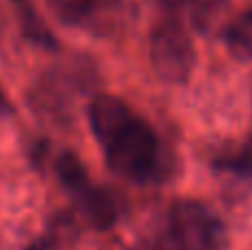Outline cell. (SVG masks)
<instances>
[{"label":"cell","instance_id":"obj_9","mask_svg":"<svg viewBox=\"0 0 252 250\" xmlns=\"http://www.w3.org/2000/svg\"><path fill=\"white\" fill-rule=\"evenodd\" d=\"M223 2L226 0H190V7H192V18L199 27H206L210 20L217 18V13L221 11Z\"/></svg>","mask_w":252,"mask_h":250},{"label":"cell","instance_id":"obj_1","mask_svg":"<svg viewBox=\"0 0 252 250\" xmlns=\"http://www.w3.org/2000/svg\"><path fill=\"white\" fill-rule=\"evenodd\" d=\"M100 146L104 149L111 171L130 182L148 180L157 168V137L135 113Z\"/></svg>","mask_w":252,"mask_h":250},{"label":"cell","instance_id":"obj_6","mask_svg":"<svg viewBox=\"0 0 252 250\" xmlns=\"http://www.w3.org/2000/svg\"><path fill=\"white\" fill-rule=\"evenodd\" d=\"M58 175H60L62 184L71 190V195H78L80 190H84L89 186L87 180V171L80 164V159L75 157L73 153H64L60 159H58Z\"/></svg>","mask_w":252,"mask_h":250},{"label":"cell","instance_id":"obj_8","mask_svg":"<svg viewBox=\"0 0 252 250\" xmlns=\"http://www.w3.org/2000/svg\"><path fill=\"white\" fill-rule=\"evenodd\" d=\"M22 22H25V33L29 35L31 40L44 44V47H49V44H56V40L51 38V31L44 27V22L40 20V18L35 16L33 11H25V18H22Z\"/></svg>","mask_w":252,"mask_h":250},{"label":"cell","instance_id":"obj_7","mask_svg":"<svg viewBox=\"0 0 252 250\" xmlns=\"http://www.w3.org/2000/svg\"><path fill=\"white\" fill-rule=\"evenodd\" d=\"M53 16L64 25H78L91 13L95 0H47Z\"/></svg>","mask_w":252,"mask_h":250},{"label":"cell","instance_id":"obj_2","mask_svg":"<svg viewBox=\"0 0 252 250\" xmlns=\"http://www.w3.org/2000/svg\"><path fill=\"white\" fill-rule=\"evenodd\" d=\"M151 62L155 73L170 84H182L195 66L190 35L177 20H161L151 35Z\"/></svg>","mask_w":252,"mask_h":250},{"label":"cell","instance_id":"obj_11","mask_svg":"<svg viewBox=\"0 0 252 250\" xmlns=\"http://www.w3.org/2000/svg\"><path fill=\"white\" fill-rule=\"evenodd\" d=\"M166 7H179V4H190V0H159Z\"/></svg>","mask_w":252,"mask_h":250},{"label":"cell","instance_id":"obj_10","mask_svg":"<svg viewBox=\"0 0 252 250\" xmlns=\"http://www.w3.org/2000/svg\"><path fill=\"white\" fill-rule=\"evenodd\" d=\"M228 166H230L232 171L244 173V175L252 177V142H248V144H246L239 153L232 155V157L228 159Z\"/></svg>","mask_w":252,"mask_h":250},{"label":"cell","instance_id":"obj_4","mask_svg":"<svg viewBox=\"0 0 252 250\" xmlns=\"http://www.w3.org/2000/svg\"><path fill=\"white\" fill-rule=\"evenodd\" d=\"M75 199H78V204L82 206L84 215L95 226L106 228V226H111L115 221V206L104 190H97L89 184L87 188L75 195Z\"/></svg>","mask_w":252,"mask_h":250},{"label":"cell","instance_id":"obj_3","mask_svg":"<svg viewBox=\"0 0 252 250\" xmlns=\"http://www.w3.org/2000/svg\"><path fill=\"white\" fill-rule=\"evenodd\" d=\"M170 230L182 250H221L226 244L219 219L197 202H177L170 208Z\"/></svg>","mask_w":252,"mask_h":250},{"label":"cell","instance_id":"obj_5","mask_svg":"<svg viewBox=\"0 0 252 250\" xmlns=\"http://www.w3.org/2000/svg\"><path fill=\"white\" fill-rule=\"evenodd\" d=\"M228 49L237 58L252 60V7L235 18L226 29Z\"/></svg>","mask_w":252,"mask_h":250},{"label":"cell","instance_id":"obj_12","mask_svg":"<svg viewBox=\"0 0 252 250\" xmlns=\"http://www.w3.org/2000/svg\"><path fill=\"white\" fill-rule=\"evenodd\" d=\"M7 111H9V106H7V102H4L2 93H0V115H2V113H7Z\"/></svg>","mask_w":252,"mask_h":250}]
</instances>
